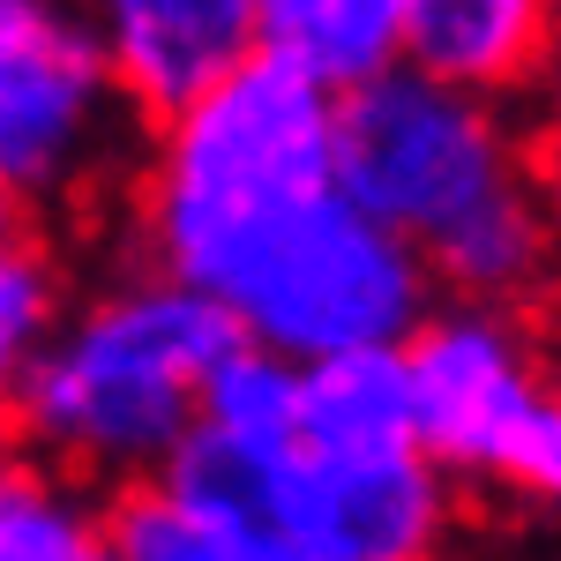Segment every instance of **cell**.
<instances>
[{"label":"cell","instance_id":"obj_9","mask_svg":"<svg viewBox=\"0 0 561 561\" xmlns=\"http://www.w3.org/2000/svg\"><path fill=\"white\" fill-rule=\"evenodd\" d=\"M554 23L561 0H404L397 60L472 98H502L554 60Z\"/></svg>","mask_w":561,"mask_h":561},{"label":"cell","instance_id":"obj_13","mask_svg":"<svg viewBox=\"0 0 561 561\" xmlns=\"http://www.w3.org/2000/svg\"><path fill=\"white\" fill-rule=\"evenodd\" d=\"M195 427L248 442V449L300 442V359L255 345V337H232L195 389Z\"/></svg>","mask_w":561,"mask_h":561},{"label":"cell","instance_id":"obj_2","mask_svg":"<svg viewBox=\"0 0 561 561\" xmlns=\"http://www.w3.org/2000/svg\"><path fill=\"white\" fill-rule=\"evenodd\" d=\"M232 337L240 330L210 293L165 270L121 277L76 314H53L15 382L8 427L90 486L150 479L195 427V389Z\"/></svg>","mask_w":561,"mask_h":561},{"label":"cell","instance_id":"obj_19","mask_svg":"<svg viewBox=\"0 0 561 561\" xmlns=\"http://www.w3.org/2000/svg\"><path fill=\"white\" fill-rule=\"evenodd\" d=\"M285 561H314V554H293V547H285Z\"/></svg>","mask_w":561,"mask_h":561},{"label":"cell","instance_id":"obj_15","mask_svg":"<svg viewBox=\"0 0 561 561\" xmlns=\"http://www.w3.org/2000/svg\"><path fill=\"white\" fill-rule=\"evenodd\" d=\"M53 314H60V285H53L45 255L31 240L0 248V427H8L15 382H23V367H31V352L45 345Z\"/></svg>","mask_w":561,"mask_h":561},{"label":"cell","instance_id":"obj_14","mask_svg":"<svg viewBox=\"0 0 561 561\" xmlns=\"http://www.w3.org/2000/svg\"><path fill=\"white\" fill-rule=\"evenodd\" d=\"M105 554L113 561H285L277 539H240L225 524L180 510L158 479H128L105 510Z\"/></svg>","mask_w":561,"mask_h":561},{"label":"cell","instance_id":"obj_10","mask_svg":"<svg viewBox=\"0 0 561 561\" xmlns=\"http://www.w3.org/2000/svg\"><path fill=\"white\" fill-rule=\"evenodd\" d=\"M412 442V382L397 345H345L300 359V449H397Z\"/></svg>","mask_w":561,"mask_h":561},{"label":"cell","instance_id":"obj_1","mask_svg":"<svg viewBox=\"0 0 561 561\" xmlns=\"http://www.w3.org/2000/svg\"><path fill=\"white\" fill-rule=\"evenodd\" d=\"M337 187L420 248L434 293L517 307L547 285L554 217L531 195L494 98L404 60L337 90Z\"/></svg>","mask_w":561,"mask_h":561},{"label":"cell","instance_id":"obj_20","mask_svg":"<svg viewBox=\"0 0 561 561\" xmlns=\"http://www.w3.org/2000/svg\"><path fill=\"white\" fill-rule=\"evenodd\" d=\"M90 561H113V554H105V547H98V554H90Z\"/></svg>","mask_w":561,"mask_h":561},{"label":"cell","instance_id":"obj_3","mask_svg":"<svg viewBox=\"0 0 561 561\" xmlns=\"http://www.w3.org/2000/svg\"><path fill=\"white\" fill-rule=\"evenodd\" d=\"M150 128L142 248L195 293H210L262 225L337 187V90L262 45Z\"/></svg>","mask_w":561,"mask_h":561},{"label":"cell","instance_id":"obj_5","mask_svg":"<svg viewBox=\"0 0 561 561\" xmlns=\"http://www.w3.org/2000/svg\"><path fill=\"white\" fill-rule=\"evenodd\" d=\"M128 98L76 0H0V180L23 203H60L128 150Z\"/></svg>","mask_w":561,"mask_h":561},{"label":"cell","instance_id":"obj_18","mask_svg":"<svg viewBox=\"0 0 561 561\" xmlns=\"http://www.w3.org/2000/svg\"><path fill=\"white\" fill-rule=\"evenodd\" d=\"M539 375H547V389L561 397V330L547 337V345H539Z\"/></svg>","mask_w":561,"mask_h":561},{"label":"cell","instance_id":"obj_17","mask_svg":"<svg viewBox=\"0 0 561 561\" xmlns=\"http://www.w3.org/2000/svg\"><path fill=\"white\" fill-rule=\"evenodd\" d=\"M23 225H31V203L0 180V248H15V240H23Z\"/></svg>","mask_w":561,"mask_h":561},{"label":"cell","instance_id":"obj_12","mask_svg":"<svg viewBox=\"0 0 561 561\" xmlns=\"http://www.w3.org/2000/svg\"><path fill=\"white\" fill-rule=\"evenodd\" d=\"M105 547V510L90 479L60 472L31 442H0V561H90Z\"/></svg>","mask_w":561,"mask_h":561},{"label":"cell","instance_id":"obj_6","mask_svg":"<svg viewBox=\"0 0 561 561\" xmlns=\"http://www.w3.org/2000/svg\"><path fill=\"white\" fill-rule=\"evenodd\" d=\"M457 517L449 472L420 442L397 449H277L270 539L314 561H434Z\"/></svg>","mask_w":561,"mask_h":561},{"label":"cell","instance_id":"obj_11","mask_svg":"<svg viewBox=\"0 0 561 561\" xmlns=\"http://www.w3.org/2000/svg\"><path fill=\"white\" fill-rule=\"evenodd\" d=\"M397 15L404 0H255V45L314 83L352 90L397 68Z\"/></svg>","mask_w":561,"mask_h":561},{"label":"cell","instance_id":"obj_7","mask_svg":"<svg viewBox=\"0 0 561 561\" xmlns=\"http://www.w3.org/2000/svg\"><path fill=\"white\" fill-rule=\"evenodd\" d=\"M404 382H412V442L442 472L486 479L502 442L524 412L547 397L539 337L517 322L510 300H434L404 337Z\"/></svg>","mask_w":561,"mask_h":561},{"label":"cell","instance_id":"obj_4","mask_svg":"<svg viewBox=\"0 0 561 561\" xmlns=\"http://www.w3.org/2000/svg\"><path fill=\"white\" fill-rule=\"evenodd\" d=\"M210 300L240 337L285 359H322L345 345H404L434 307V270L345 187H322L225 262Z\"/></svg>","mask_w":561,"mask_h":561},{"label":"cell","instance_id":"obj_8","mask_svg":"<svg viewBox=\"0 0 561 561\" xmlns=\"http://www.w3.org/2000/svg\"><path fill=\"white\" fill-rule=\"evenodd\" d=\"M113 90L135 121H165L255 53V0H90Z\"/></svg>","mask_w":561,"mask_h":561},{"label":"cell","instance_id":"obj_16","mask_svg":"<svg viewBox=\"0 0 561 561\" xmlns=\"http://www.w3.org/2000/svg\"><path fill=\"white\" fill-rule=\"evenodd\" d=\"M502 486H517L524 502H539V510H554L561 517V397L547 389L531 412H524L510 442H502V457H494V472Z\"/></svg>","mask_w":561,"mask_h":561}]
</instances>
